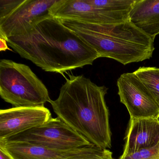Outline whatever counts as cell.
Returning a JSON list of instances; mask_svg holds the SVG:
<instances>
[{
    "mask_svg": "<svg viewBox=\"0 0 159 159\" xmlns=\"http://www.w3.org/2000/svg\"><path fill=\"white\" fill-rule=\"evenodd\" d=\"M7 41L21 57L47 72L63 74L92 65L99 57L94 49L52 15L38 21L25 35Z\"/></svg>",
    "mask_w": 159,
    "mask_h": 159,
    "instance_id": "1",
    "label": "cell"
},
{
    "mask_svg": "<svg viewBox=\"0 0 159 159\" xmlns=\"http://www.w3.org/2000/svg\"><path fill=\"white\" fill-rule=\"evenodd\" d=\"M69 77L58 98L50 102L54 111L91 144L110 148L109 112L105 98L108 88L98 86L83 75Z\"/></svg>",
    "mask_w": 159,
    "mask_h": 159,
    "instance_id": "2",
    "label": "cell"
},
{
    "mask_svg": "<svg viewBox=\"0 0 159 159\" xmlns=\"http://www.w3.org/2000/svg\"><path fill=\"white\" fill-rule=\"evenodd\" d=\"M60 20L94 49L99 57L111 58L126 65L152 57L154 41L130 20L112 25Z\"/></svg>",
    "mask_w": 159,
    "mask_h": 159,
    "instance_id": "3",
    "label": "cell"
},
{
    "mask_svg": "<svg viewBox=\"0 0 159 159\" xmlns=\"http://www.w3.org/2000/svg\"><path fill=\"white\" fill-rule=\"evenodd\" d=\"M0 95L15 107L44 106L52 100L46 86L29 66L5 59L0 61Z\"/></svg>",
    "mask_w": 159,
    "mask_h": 159,
    "instance_id": "4",
    "label": "cell"
},
{
    "mask_svg": "<svg viewBox=\"0 0 159 159\" xmlns=\"http://www.w3.org/2000/svg\"><path fill=\"white\" fill-rule=\"evenodd\" d=\"M2 143L22 142L58 150H67L92 145L60 118H51L37 127L1 139Z\"/></svg>",
    "mask_w": 159,
    "mask_h": 159,
    "instance_id": "5",
    "label": "cell"
},
{
    "mask_svg": "<svg viewBox=\"0 0 159 159\" xmlns=\"http://www.w3.org/2000/svg\"><path fill=\"white\" fill-rule=\"evenodd\" d=\"M120 101L130 118L159 119V106L148 89L134 72L121 74L117 80Z\"/></svg>",
    "mask_w": 159,
    "mask_h": 159,
    "instance_id": "6",
    "label": "cell"
},
{
    "mask_svg": "<svg viewBox=\"0 0 159 159\" xmlns=\"http://www.w3.org/2000/svg\"><path fill=\"white\" fill-rule=\"evenodd\" d=\"M57 0H25L10 15L0 19V38L21 36L29 31L34 24L50 16V10Z\"/></svg>",
    "mask_w": 159,
    "mask_h": 159,
    "instance_id": "7",
    "label": "cell"
},
{
    "mask_svg": "<svg viewBox=\"0 0 159 159\" xmlns=\"http://www.w3.org/2000/svg\"><path fill=\"white\" fill-rule=\"evenodd\" d=\"M52 118L44 106L17 107L0 111V140L37 127Z\"/></svg>",
    "mask_w": 159,
    "mask_h": 159,
    "instance_id": "8",
    "label": "cell"
},
{
    "mask_svg": "<svg viewBox=\"0 0 159 159\" xmlns=\"http://www.w3.org/2000/svg\"><path fill=\"white\" fill-rule=\"evenodd\" d=\"M121 155L153 148L159 143V119L130 118Z\"/></svg>",
    "mask_w": 159,
    "mask_h": 159,
    "instance_id": "9",
    "label": "cell"
},
{
    "mask_svg": "<svg viewBox=\"0 0 159 159\" xmlns=\"http://www.w3.org/2000/svg\"><path fill=\"white\" fill-rule=\"evenodd\" d=\"M50 13L62 20H71L94 24L109 25L101 11L90 0H57Z\"/></svg>",
    "mask_w": 159,
    "mask_h": 159,
    "instance_id": "10",
    "label": "cell"
},
{
    "mask_svg": "<svg viewBox=\"0 0 159 159\" xmlns=\"http://www.w3.org/2000/svg\"><path fill=\"white\" fill-rule=\"evenodd\" d=\"M129 20L154 41L159 34V0H135Z\"/></svg>",
    "mask_w": 159,
    "mask_h": 159,
    "instance_id": "11",
    "label": "cell"
},
{
    "mask_svg": "<svg viewBox=\"0 0 159 159\" xmlns=\"http://www.w3.org/2000/svg\"><path fill=\"white\" fill-rule=\"evenodd\" d=\"M0 146H2L15 159H64L81 152L88 146L58 150L22 142H0Z\"/></svg>",
    "mask_w": 159,
    "mask_h": 159,
    "instance_id": "12",
    "label": "cell"
},
{
    "mask_svg": "<svg viewBox=\"0 0 159 159\" xmlns=\"http://www.w3.org/2000/svg\"><path fill=\"white\" fill-rule=\"evenodd\" d=\"M134 73L148 89L159 106V68L140 67Z\"/></svg>",
    "mask_w": 159,
    "mask_h": 159,
    "instance_id": "13",
    "label": "cell"
},
{
    "mask_svg": "<svg viewBox=\"0 0 159 159\" xmlns=\"http://www.w3.org/2000/svg\"><path fill=\"white\" fill-rule=\"evenodd\" d=\"M64 159H114L112 152L108 149L103 148L95 145H89L80 153Z\"/></svg>",
    "mask_w": 159,
    "mask_h": 159,
    "instance_id": "14",
    "label": "cell"
},
{
    "mask_svg": "<svg viewBox=\"0 0 159 159\" xmlns=\"http://www.w3.org/2000/svg\"><path fill=\"white\" fill-rule=\"evenodd\" d=\"M119 159H159V143L153 148L140 150L124 156L121 155Z\"/></svg>",
    "mask_w": 159,
    "mask_h": 159,
    "instance_id": "15",
    "label": "cell"
},
{
    "mask_svg": "<svg viewBox=\"0 0 159 159\" xmlns=\"http://www.w3.org/2000/svg\"><path fill=\"white\" fill-rule=\"evenodd\" d=\"M25 0H0V19L8 16Z\"/></svg>",
    "mask_w": 159,
    "mask_h": 159,
    "instance_id": "16",
    "label": "cell"
},
{
    "mask_svg": "<svg viewBox=\"0 0 159 159\" xmlns=\"http://www.w3.org/2000/svg\"><path fill=\"white\" fill-rule=\"evenodd\" d=\"M0 159H15L2 146H0Z\"/></svg>",
    "mask_w": 159,
    "mask_h": 159,
    "instance_id": "17",
    "label": "cell"
},
{
    "mask_svg": "<svg viewBox=\"0 0 159 159\" xmlns=\"http://www.w3.org/2000/svg\"><path fill=\"white\" fill-rule=\"evenodd\" d=\"M8 43L7 41L3 39L0 38V51H6V50H9L11 51V49L8 47Z\"/></svg>",
    "mask_w": 159,
    "mask_h": 159,
    "instance_id": "18",
    "label": "cell"
}]
</instances>
